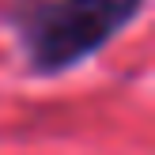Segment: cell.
<instances>
[{
	"mask_svg": "<svg viewBox=\"0 0 155 155\" xmlns=\"http://www.w3.org/2000/svg\"><path fill=\"white\" fill-rule=\"evenodd\" d=\"M144 0H12L4 8L34 76H61L114 42Z\"/></svg>",
	"mask_w": 155,
	"mask_h": 155,
	"instance_id": "6da1fadb",
	"label": "cell"
}]
</instances>
